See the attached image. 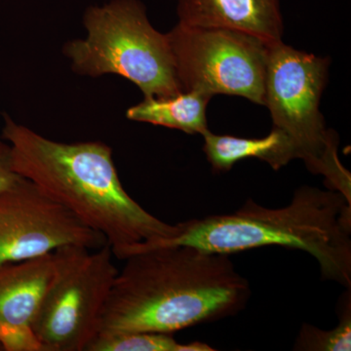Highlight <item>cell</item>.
I'll use <instances>...</instances> for the list:
<instances>
[{"mask_svg":"<svg viewBox=\"0 0 351 351\" xmlns=\"http://www.w3.org/2000/svg\"><path fill=\"white\" fill-rule=\"evenodd\" d=\"M122 261L98 335L174 334L237 315L250 299V284L228 255L182 245L131 252Z\"/></svg>","mask_w":351,"mask_h":351,"instance_id":"1","label":"cell"},{"mask_svg":"<svg viewBox=\"0 0 351 351\" xmlns=\"http://www.w3.org/2000/svg\"><path fill=\"white\" fill-rule=\"evenodd\" d=\"M176 226L177 232L169 239L127 247L117 254V258L123 260L142 249L182 245L228 256L262 247H284L313 256L324 280L351 288V201L334 189L302 186L285 207H263L248 199L233 213Z\"/></svg>","mask_w":351,"mask_h":351,"instance_id":"2","label":"cell"},{"mask_svg":"<svg viewBox=\"0 0 351 351\" xmlns=\"http://www.w3.org/2000/svg\"><path fill=\"white\" fill-rule=\"evenodd\" d=\"M2 138L10 145L16 172L103 234L113 254L177 232V226L156 218L129 195L113 162L112 149L104 143L55 142L8 115Z\"/></svg>","mask_w":351,"mask_h":351,"instance_id":"3","label":"cell"},{"mask_svg":"<svg viewBox=\"0 0 351 351\" xmlns=\"http://www.w3.org/2000/svg\"><path fill=\"white\" fill-rule=\"evenodd\" d=\"M84 25L87 38L64 46L75 73L122 76L137 85L145 97L182 93L167 34L152 27L142 2L112 0L90 7Z\"/></svg>","mask_w":351,"mask_h":351,"instance_id":"4","label":"cell"},{"mask_svg":"<svg viewBox=\"0 0 351 351\" xmlns=\"http://www.w3.org/2000/svg\"><path fill=\"white\" fill-rule=\"evenodd\" d=\"M330 58L270 43L265 104L274 127L292 138L307 169L325 178L327 189L351 199L350 173L339 161L338 134L326 128L320 100L329 75Z\"/></svg>","mask_w":351,"mask_h":351,"instance_id":"5","label":"cell"},{"mask_svg":"<svg viewBox=\"0 0 351 351\" xmlns=\"http://www.w3.org/2000/svg\"><path fill=\"white\" fill-rule=\"evenodd\" d=\"M54 270L32 324L43 351H87L96 338L119 269L110 244L64 246L53 252Z\"/></svg>","mask_w":351,"mask_h":351,"instance_id":"6","label":"cell"},{"mask_svg":"<svg viewBox=\"0 0 351 351\" xmlns=\"http://www.w3.org/2000/svg\"><path fill=\"white\" fill-rule=\"evenodd\" d=\"M182 92L265 104L269 44L246 32L178 23L167 34Z\"/></svg>","mask_w":351,"mask_h":351,"instance_id":"7","label":"cell"},{"mask_svg":"<svg viewBox=\"0 0 351 351\" xmlns=\"http://www.w3.org/2000/svg\"><path fill=\"white\" fill-rule=\"evenodd\" d=\"M100 232L23 178L0 195V265L52 254L64 246L98 249Z\"/></svg>","mask_w":351,"mask_h":351,"instance_id":"8","label":"cell"},{"mask_svg":"<svg viewBox=\"0 0 351 351\" xmlns=\"http://www.w3.org/2000/svg\"><path fill=\"white\" fill-rule=\"evenodd\" d=\"M179 23L243 32L269 43L282 41L281 0H179Z\"/></svg>","mask_w":351,"mask_h":351,"instance_id":"9","label":"cell"},{"mask_svg":"<svg viewBox=\"0 0 351 351\" xmlns=\"http://www.w3.org/2000/svg\"><path fill=\"white\" fill-rule=\"evenodd\" d=\"M53 270V253L0 265V334L32 327Z\"/></svg>","mask_w":351,"mask_h":351,"instance_id":"10","label":"cell"},{"mask_svg":"<svg viewBox=\"0 0 351 351\" xmlns=\"http://www.w3.org/2000/svg\"><path fill=\"white\" fill-rule=\"evenodd\" d=\"M202 136L204 138L203 152L216 172L230 171L235 164L248 158H257L267 162L276 171L294 159H299V152L292 138L276 127L263 138L218 135L210 130Z\"/></svg>","mask_w":351,"mask_h":351,"instance_id":"11","label":"cell"},{"mask_svg":"<svg viewBox=\"0 0 351 351\" xmlns=\"http://www.w3.org/2000/svg\"><path fill=\"white\" fill-rule=\"evenodd\" d=\"M211 95L200 91L182 92L165 98L145 97L144 101L127 110V119L152 125L176 129L189 134L206 133L207 107Z\"/></svg>","mask_w":351,"mask_h":351,"instance_id":"12","label":"cell"},{"mask_svg":"<svg viewBox=\"0 0 351 351\" xmlns=\"http://www.w3.org/2000/svg\"><path fill=\"white\" fill-rule=\"evenodd\" d=\"M200 341L180 343L173 334L163 332H124L98 335L87 351H214Z\"/></svg>","mask_w":351,"mask_h":351,"instance_id":"13","label":"cell"},{"mask_svg":"<svg viewBox=\"0 0 351 351\" xmlns=\"http://www.w3.org/2000/svg\"><path fill=\"white\" fill-rule=\"evenodd\" d=\"M339 302V323L334 329L321 330L311 324H302L294 350L350 351L351 350V294L341 295Z\"/></svg>","mask_w":351,"mask_h":351,"instance_id":"14","label":"cell"},{"mask_svg":"<svg viewBox=\"0 0 351 351\" xmlns=\"http://www.w3.org/2000/svg\"><path fill=\"white\" fill-rule=\"evenodd\" d=\"M23 178L14 169L10 145L0 142V195Z\"/></svg>","mask_w":351,"mask_h":351,"instance_id":"15","label":"cell"},{"mask_svg":"<svg viewBox=\"0 0 351 351\" xmlns=\"http://www.w3.org/2000/svg\"><path fill=\"white\" fill-rule=\"evenodd\" d=\"M0 350H2V348H1V346H0Z\"/></svg>","mask_w":351,"mask_h":351,"instance_id":"16","label":"cell"}]
</instances>
